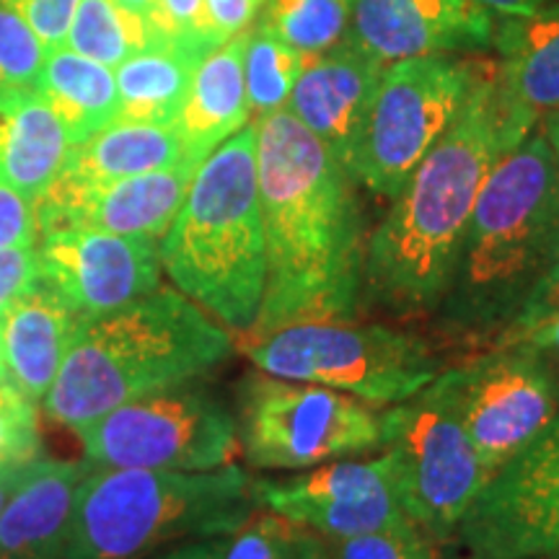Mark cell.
I'll return each instance as SVG.
<instances>
[{
  "instance_id": "8fae6325",
  "label": "cell",
  "mask_w": 559,
  "mask_h": 559,
  "mask_svg": "<svg viewBox=\"0 0 559 559\" xmlns=\"http://www.w3.org/2000/svg\"><path fill=\"white\" fill-rule=\"evenodd\" d=\"M381 449L407 519L449 544L489 479L449 404L430 386L391 404L381 412Z\"/></svg>"
},
{
  "instance_id": "30bf717a",
  "label": "cell",
  "mask_w": 559,
  "mask_h": 559,
  "mask_svg": "<svg viewBox=\"0 0 559 559\" xmlns=\"http://www.w3.org/2000/svg\"><path fill=\"white\" fill-rule=\"evenodd\" d=\"M477 60L430 55L383 70L353 158V179L394 200L469 96Z\"/></svg>"
},
{
  "instance_id": "1f68e13d",
  "label": "cell",
  "mask_w": 559,
  "mask_h": 559,
  "mask_svg": "<svg viewBox=\"0 0 559 559\" xmlns=\"http://www.w3.org/2000/svg\"><path fill=\"white\" fill-rule=\"evenodd\" d=\"M47 47L26 21L0 5V91L32 88Z\"/></svg>"
},
{
  "instance_id": "4dcf8cb0",
  "label": "cell",
  "mask_w": 559,
  "mask_h": 559,
  "mask_svg": "<svg viewBox=\"0 0 559 559\" xmlns=\"http://www.w3.org/2000/svg\"><path fill=\"white\" fill-rule=\"evenodd\" d=\"M324 544L326 559H438L440 547L412 521L347 539H324Z\"/></svg>"
},
{
  "instance_id": "d6986e66",
  "label": "cell",
  "mask_w": 559,
  "mask_h": 559,
  "mask_svg": "<svg viewBox=\"0 0 559 559\" xmlns=\"http://www.w3.org/2000/svg\"><path fill=\"white\" fill-rule=\"evenodd\" d=\"M498 50V88L510 122L528 138L559 109V3L534 13H498L492 29Z\"/></svg>"
},
{
  "instance_id": "ffe728a7",
  "label": "cell",
  "mask_w": 559,
  "mask_h": 559,
  "mask_svg": "<svg viewBox=\"0 0 559 559\" xmlns=\"http://www.w3.org/2000/svg\"><path fill=\"white\" fill-rule=\"evenodd\" d=\"M88 461H32L0 510V559H70L75 495Z\"/></svg>"
},
{
  "instance_id": "5bb4252c",
  "label": "cell",
  "mask_w": 559,
  "mask_h": 559,
  "mask_svg": "<svg viewBox=\"0 0 559 559\" xmlns=\"http://www.w3.org/2000/svg\"><path fill=\"white\" fill-rule=\"evenodd\" d=\"M160 241L94 228H60L37 239L39 280L81 319L115 311L160 288Z\"/></svg>"
},
{
  "instance_id": "b9f144b4",
  "label": "cell",
  "mask_w": 559,
  "mask_h": 559,
  "mask_svg": "<svg viewBox=\"0 0 559 559\" xmlns=\"http://www.w3.org/2000/svg\"><path fill=\"white\" fill-rule=\"evenodd\" d=\"M474 3L485 5L487 11L492 13H534L544 9V5H551V3H559V0H474Z\"/></svg>"
},
{
  "instance_id": "603a6c76",
  "label": "cell",
  "mask_w": 559,
  "mask_h": 559,
  "mask_svg": "<svg viewBox=\"0 0 559 559\" xmlns=\"http://www.w3.org/2000/svg\"><path fill=\"white\" fill-rule=\"evenodd\" d=\"M73 145L34 88L0 91V185L32 202L58 179Z\"/></svg>"
},
{
  "instance_id": "bcb514c9",
  "label": "cell",
  "mask_w": 559,
  "mask_h": 559,
  "mask_svg": "<svg viewBox=\"0 0 559 559\" xmlns=\"http://www.w3.org/2000/svg\"><path fill=\"white\" fill-rule=\"evenodd\" d=\"M117 3L124 5V9L135 13V16L151 21L153 11H156V0H117ZM153 26V24H151Z\"/></svg>"
},
{
  "instance_id": "4fadbf2b",
  "label": "cell",
  "mask_w": 559,
  "mask_h": 559,
  "mask_svg": "<svg viewBox=\"0 0 559 559\" xmlns=\"http://www.w3.org/2000/svg\"><path fill=\"white\" fill-rule=\"evenodd\" d=\"M466 555L526 559L559 551V415L489 477L453 539Z\"/></svg>"
},
{
  "instance_id": "44dd1931",
  "label": "cell",
  "mask_w": 559,
  "mask_h": 559,
  "mask_svg": "<svg viewBox=\"0 0 559 559\" xmlns=\"http://www.w3.org/2000/svg\"><path fill=\"white\" fill-rule=\"evenodd\" d=\"M81 317L37 277L0 313L5 373L26 400L45 402L66 358Z\"/></svg>"
},
{
  "instance_id": "7a4b0ae2",
  "label": "cell",
  "mask_w": 559,
  "mask_h": 559,
  "mask_svg": "<svg viewBox=\"0 0 559 559\" xmlns=\"http://www.w3.org/2000/svg\"><path fill=\"white\" fill-rule=\"evenodd\" d=\"M523 140L502 104L498 68L477 62L459 117L370 234L362 290L391 309H436L451 290L474 202L489 171Z\"/></svg>"
},
{
  "instance_id": "7bdbcfd3",
  "label": "cell",
  "mask_w": 559,
  "mask_h": 559,
  "mask_svg": "<svg viewBox=\"0 0 559 559\" xmlns=\"http://www.w3.org/2000/svg\"><path fill=\"white\" fill-rule=\"evenodd\" d=\"M32 461L37 459H24V456H16V453L0 451V479H9L11 474L21 472L26 464H32Z\"/></svg>"
},
{
  "instance_id": "52a82bcc",
  "label": "cell",
  "mask_w": 559,
  "mask_h": 559,
  "mask_svg": "<svg viewBox=\"0 0 559 559\" xmlns=\"http://www.w3.org/2000/svg\"><path fill=\"white\" fill-rule=\"evenodd\" d=\"M239 349L264 373L319 383L370 407L407 402L443 373L423 340L381 324L306 321L247 337Z\"/></svg>"
},
{
  "instance_id": "e575fe53",
  "label": "cell",
  "mask_w": 559,
  "mask_h": 559,
  "mask_svg": "<svg viewBox=\"0 0 559 559\" xmlns=\"http://www.w3.org/2000/svg\"><path fill=\"white\" fill-rule=\"evenodd\" d=\"M151 24L156 39L181 41V45L200 47L205 52H213L218 47L207 34L205 0H156Z\"/></svg>"
},
{
  "instance_id": "d590c367",
  "label": "cell",
  "mask_w": 559,
  "mask_h": 559,
  "mask_svg": "<svg viewBox=\"0 0 559 559\" xmlns=\"http://www.w3.org/2000/svg\"><path fill=\"white\" fill-rule=\"evenodd\" d=\"M0 5L16 13L50 50L66 41L79 0H0Z\"/></svg>"
},
{
  "instance_id": "c3c4849f",
  "label": "cell",
  "mask_w": 559,
  "mask_h": 559,
  "mask_svg": "<svg viewBox=\"0 0 559 559\" xmlns=\"http://www.w3.org/2000/svg\"><path fill=\"white\" fill-rule=\"evenodd\" d=\"M464 559H485V557H472V555H466ZM526 559H559L557 555H547V557H526Z\"/></svg>"
},
{
  "instance_id": "ab89813d",
  "label": "cell",
  "mask_w": 559,
  "mask_h": 559,
  "mask_svg": "<svg viewBox=\"0 0 559 559\" xmlns=\"http://www.w3.org/2000/svg\"><path fill=\"white\" fill-rule=\"evenodd\" d=\"M223 539H200V542H187L169 547L148 559H223Z\"/></svg>"
},
{
  "instance_id": "ac0fdd59",
  "label": "cell",
  "mask_w": 559,
  "mask_h": 559,
  "mask_svg": "<svg viewBox=\"0 0 559 559\" xmlns=\"http://www.w3.org/2000/svg\"><path fill=\"white\" fill-rule=\"evenodd\" d=\"M495 13L474 0H353L347 34L381 62L481 50Z\"/></svg>"
},
{
  "instance_id": "836d02e7",
  "label": "cell",
  "mask_w": 559,
  "mask_h": 559,
  "mask_svg": "<svg viewBox=\"0 0 559 559\" xmlns=\"http://www.w3.org/2000/svg\"><path fill=\"white\" fill-rule=\"evenodd\" d=\"M0 451L39 459L37 404L26 400L11 381H0Z\"/></svg>"
},
{
  "instance_id": "60d3db41",
  "label": "cell",
  "mask_w": 559,
  "mask_h": 559,
  "mask_svg": "<svg viewBox=\"0 0 559 559\" xmlns=\"http://www.w3.org/2000/svg\"><path fill=\"white\" fill-rule=\"evenodd\" d=\"M510 347H528L544 355H559V317L544 321V324L531 330L528 334H523V337Z\"/></svg>"
},
{
  "instance_id": "7dc6e473",
  "label": "cell",
  "mask_w": 559,
  "mask_h": 559,
  "mask_svg": "<svg viewBox=\"0 0 559 559\" xmlns=\"http://www.w3.org/2000/svg\"><path fill=\"white\" fill-rule=\"evenodd\" d=\"M0 381H9V373H5V360H3V347H0Z\"/></svg>"
},
{
  "instance_id": "74e56055",
  "label": "cell",
  "mask_w": 559,
  "mask_h": 559,
  "mask_svg": "<svg viewBox=\"0 0 559 559\" xmlns=\"http://www.w3.org/2000/svg\"><path fill=\"white\" fill-rule=\"evenodd\" d=\"M267 0H205V24L215 45L249 32L251 21L260 19Z\"/></svg>"
},
{
  "instance_id": "8992f818",
  "label": "cell",
  "mask_w": 559,
  "mask_h": 559,
  "mask_svg": "<svg viewBox=\"0 0 559 559\" xmlns=\"http://www.w3.org/2000/svg\"><path fill=\"white\" fill-rule=\"evenodd\" d=\"M557 254L559 166L544 130H534L492 166L474 202L449 290L451 319L481 326L513 313Z\"/></svg>"
},
{
  "instance_id": "484cf974",
  "label": "cell",
  "mask_w": 559,
  "mask_h": 559,
  "mask_svg": "<svg viewBox=\"0 0 559 559\" xmlns=\"http://www.w3.org/2000/svg\"><path fill=\"white\" fill-rule=\"evenodd\" d=\"M205 50L181 41L156 39L143 50L132 52L115 68L120 115L128 122H177L192 75L205 58Z\"/></svg>"
},
{
  "instance_id": "ba28073f",
  "label": "cell",
  "mask_w": 559,
  "mask_h": 559,
  "mask_svg": "<svg viewBox=\"0 0 559 559\" xmlns=\"http://www.w3.org/2000/svg\"><path fill=\"white\" fill-rule=\"evenodd\" d=\"M239 443L254 469H313L381 449V415L370 404L260 370L239 383Z\"/></svg>"
},
{
  "instance_id": "f546056e",
  "label": "cell",
  "mask_w": 559,
  "mask_h": 559,
  "mask_svg": "<svg viewBox=\"0 0 559 559\" xmlns=\"http://www.w3.org/2000/svg\"><path fill=\"white\" fill-rule=\"evenodd\" d=\"M223 559H326L324 536L264 510L223 539Z\"/></svg>"
},
{
  "instance_id": "d4e9b609",
  "label": "cell",
  "mask_w": 559,
  "mask_h": 559,
  "mask_svg": "<svg viewBox=\"0 0 559 559\" xmlns=\"http://www.w3.org/2000/svg\"><path fill=\"white\" fill-rule=\"evenodd\" d=\"M32 88L58 117L70 145H81L120 115L115 70L73 52L66 45L45 52V62Z\"/></svg>"
},
{
  "instance_id": "e0dca14e",
  "label": "cell",
  "mask_w": 559,
  "mask_h": 559,
  "mask_svg": "<svg viewBox=\"0 0 559 559\" xmlns=\"http://www.w3.org/2000/svg\"><path fill=\"white\" fill-rule=\"evenodd\" d=\"M383 70L386 62L370 55L347 34L330 50L306 55L296 86L290 91V115L347 171L353 169L355 148L366 128Z\"/></svg>"
},
{
  "instance_id": "8d00e7d4",
  "label": "cell",
  "mask_w": 559,
  "mask_h": 559,
  "mask_svg": "<svg viewBox=\"0 0 559 559\" xmlns=\"http://www.w3.org/2000/svg\"><path fill=\"white\" fill-rule=\"evenodd\" d=\"M39 226L34 202L0 185V249L37 247Z\"/></svg>"
},
{
  "instance_id": "d6a6232c",
  "label": "cell",
  "mask_w": 559,
  "mask_h": 559,
  "mask_svg": "<svg viewBox=\"0 0 559 559\" xmlns=\"http://www.w3.org/2000/svg\"><path fill=\"white\" fill-rule=\"evenodd\" d=\"M559 317V254L539 277L534 280V285L526 290V296L521 298V304L515 306V311L510 313V321L502 326L495 347H510L515 345L523 334L544 324V321Z\"/></svg>"
},
{
  "instance_id": "cb8c5ba5",
  "label": "cell",
  "mask_w": 559,
  "mask_h": 559,
  "mask_svg": "<svg viewBox=\"0 0 559 559\" xmlns=\"http://www.w3.org/2000/svg\"><path fill=\"white\" fill-rule=\"evenodd\" d=\"M185 158V145L174 124L115 120L107 128L73 145L58 185L91 187L124 177L166 169Z\"/></svg>"
},
{
  "instance_id": "6da1fadb",
  "label": "cell",
  "mask_w": 559,
  "mask_h": 559,
  "mask_svg": "<svg viewBox=\"0 0 559 559\" xmlns=\"http://www.w3.org/2000/svg\"><path fill=\"white\" fill-rule=\"evenodd\" d=\"M254 130L267 285L243 337L306 321H347L358 311L366 275L358 181L288 107L260 117Z\"/></svg>"
},
{
  "instance_id": "7c38bea8",
  "label": "cell",
  "mask_w": 559,
  "mask_h": 559,
  "mask_svg": "<svg viewBox=\"0 0 559 559\" xmlns=\"http://www.w3.org/2000/svg\"><path fill=\"white\" fill-rule=\"evenodd\" d=\"M544 358L528 347H495L469 366L443 370L430 383L456 415L487 477L559 415V386Z\"/></svg>"
},
{
  "instance_id": "f1b7e54d",
  "label": "cell",
  "mask_w": 559,
  "mask_h": 559,
  "mask_svg": "<svg viewBox=\"0 0 559 559\" xmlns=\"http://www.w3.org/2000/svg\"><path fill=\"white\" fill-rule=\"evenodd\" d=\"M306 55L272 37L262 26L247 34L243 50V83H247L249 115L260 117L288 107Z\"/></svg>"
},
{
  "instance_id": "f6af8a7d",
  "label": "cell",
  "mask_w": 559,
  "mask_h": 559,
  "mask_svg": "<svg viewBox=\"0 0 559 559\" xmlns=\"http://www.w3.org/2000/svg\"><path fill=\"white\" fill-rule=\"evenodd\" d=\"M29 466H32V464H26L24 469L16 472V474H11L9 479H0V510L5 508V502L11 500V495L16 492V487L21 485V479H24V474H26V469H29Z\"/></svg>"
},
{
  "instance_id": "9a60e30c",
  "label": "cell",
  "mask_w": 559,
  "mask_h": 559,
  "mask_svg": "<svg viewBox=\"0 0 559 559\" xmlns=\"http://www.w3.org/2000/svg\"><path fill=\"white\" fill-rule=\"evenodd\" d=\"M257 506L304 523L324 539H347L409 521L396 498L386 453L373 461H326L285 481L254 479Z\"/></svg>"
},
{
  "instance_id": "277c9868",
  "label": "cell",
  "mask_w": 559,
  "mask_h": 559,
  "mask_svg": "<svg viewBox=\"0 0 559 559\" xmlns=\"http://www.w3.org/2000/svg\"><path fill=\"white\" fill-rule=\"evenodd\" d=\"M158 247L160 267L181 296L228 332L247 334L254 326L267 285L254 124L198 166Z\"/></svg>"
},
{
  "instance_id": "9c48e42d",
  "label": "cell",
  "mask_w": 559,
  "mask_h": 559,
  "mask_svg": "<svg viewBox=\"0 0 559 559\" xmlns=\"http://www.w3.org/2000/svg\"><path fill=\"white\" fill-rule=\"evenodd\" d=\"M75 436L88 464L115 469L213 472L241 451L236 415L198 381L124 402Z\"/></svg>"
},
{
  "instance_id": "2e32d148",
  "label": "cell",
  "mask_w": 559,
  "mask_h": 559,
  "mask_svg": "<svg viewBox=\"0 0 559 559\" xmlns=\"http://www.w3.org/2000/svg\"><path fill=\"white\" fill-rule=\"evenodd\" d=\"M198 164L181 158L166 169L107 185L66 187L52 181L34 200L39 236L60 228H94L117 236L164 239L190 190Z\"/></svg>"
},
{
  "instance_id": "4316f807",
  "label": "cell",
  "mask_w": 559,
  "mask_h": 559,
  "mask_svg": "<svg viewBox=\"0 0 559 559\" xmlns=\"http://www.w3.org/2000/svg\"><path fill=\"white\" fill-rule=\"evenodd\" d=\"M151 41H156L151 21L135 16L117 0H79L62 45L115 70Z\"/></svg>"
},
{
  "instance_id": "f35d334b",
  "label": "cell",
  "mask_w": 559,
  "mask_h": 559,
  "mask_svg": "<svg viewBox=\"0 0 559 559\" xmlns=\"http://www.w3.org/2000/svg\"><path fill=\"white\" fill-rule=\"evenodd\" d=\"M37 247L0 249V313L21 296L32 283H37Z\"/></svg>"
},
{
  "instance_id": "ee69618b",
  "label": "cell",
  "mask_w": 559,
  "mask_h": 559,
  "mask_svg": "<svg viewBox=\"0 0 559 559\" xmlns=\"http://www.w3.org/2000/svg\"><path fill=\"white\" fill-rule=\"evenodd\" d=\"M544 135H547L549 145H551V153H555V160L559 166V109L551 111V115L544 120Z\"/></svg>"
},
{
  "instance_id": "5b68a950",
  "label": "cell",
  "mask_w": 559,
  "mask_h": 559,
  "mask_svg": "<svg viewBox=\"0 0 559 559\" xmlns=\"http://www.w3.org/2000/svg\"><path fill=\"white\" fill-rule=\"evenodd\" d=\"M257 510L254 477L239 464L213 472L88 464L75 495L70 559H148L177 544L230 536Z\"/></svg>"
},
{
  "instance_id": "7402d4cb",
  "label": "cell",
  "mask_w": 559,
  "mask_h": 559,
  "mask_svg": "<svg viewBox=\"0 0 559 559\" xmlns=\"http://www.w3.org/2000/svg\"><path fill=\"white\" fill-rule=\"evenodd\" d=\"M247 34L249 32L223 41L202 58L174 122L185 145V158L198 166L251 120L247 83H243Z\"/></svg>"
},
{
  "instance_id": "83f0119b",
  "label": "cell",
  "mask_w": 559,
  "mask_h": 559,
  "mask_svg": "<svg viewBox=\"0 0 559 559\" xmlns=\"http://www.w3.org/2000/svg\"><path fill=\"white\" fill-rule=\"evenodd\" d=\"M349 13L353 0H267L257 26L300 55H319L347 37Z\"/></svg>"
},
{
  "instance_id": "681fc988",
  "label": "cell",
  "mask_w": 559,
  "mask_h": 559,
  "mask_svg": "<svg viewBox=\"0 0 559 559\" xmlns=\"http://www.w3.org/2000/svg\"><path fill=\"white\" fill-rule=\"evenodd\" d=\"M557 557H559V551H557Z\"/></svg>"
},
{
  "instance_id": "3957f363",
  "label": "cell",
  "mask_w": 559,
  "mask_h": 559,
  "mask_svg": "<svg viewBox=\"0 0 559 559\" xmlns=\"http://www.w3.org/2000/svg\"><path fill=\"white\" fill-rule=\"evenodd\" d=\"M234 347L221 321L160 285L120 309L81 319L41 407L75 430L124 402L200 381Z\"/></svg>"
}]
</instances>
